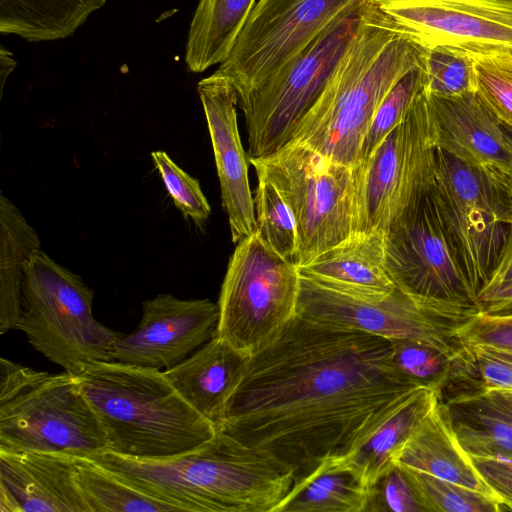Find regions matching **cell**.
<instances>
[{"label":"cell","mask_w":512,"mask_h":512,"mask_svg":"<svg viewBox=\"0 0 512 512\" xmlns=\"http://www.w3.org/2000/svg\"><path fill=\"white\" fill-rule=\"evenodd\" d=\"M0 512H90L74 457L0 450Z\"/></svg>","instance_id":"18"},{"label":"cell","mask_w":512,"mask_h":512,"mask_svg":"<svg viewBox=\"0 0 512 512\" xmlns=\"http://www.w3.org/2000/svg\"><path fill=\"white\" fill-rule=\"evenodd\" d=\"M257 1H198L185 51V61L191 72H204L228 58Z\"/></svg>","instance_id":"24"},{"label":"cell","mask_w":512,"mask_h":512,"mask_svg":"<svg viewBox=\"0 0 512 512\" xmlns=\"http://www.w3.org/2000/svg\"><path fill=\"white\" fill-rule=\"evenodd\" d=\"M76 477L90 512L181 511L119 478L91 459L74 457Z\"/></svg>","instance_id":"30"},{"label":"cell","mask_w":512,"mask_h":512,"mask_svg":"<svg viewBox=\"0 0 512 512\" xmlns=\"http://www.w3.org/2000/svg\"><path fill=\"white\" fill-rule=\"evenodd\" d=\"M362 0L331 23L284 67L237 101L248 136V160L287 146L353 42L363 16Z\"/></svg>","instance_id":"9"},{"label":"cell","mask_w":512,"mask_h":512,"mask_svg":"<svg viewBox=\"0 0 512 512\" xmlns=\"http://www.w3.org/2000/svg\"><path fill=\"white\" fill-rule=\"evenodd\" d=\"M481 311L493 315L512 314V283L500 286L478 296Z\"/></svg>","instance_id":"41"},{"label":"cell","mask_w":512,"mask_h":512,"mask_svg":"<svg viewBox=\"0 0 512 512\" xmlns=\"http://www.w3.org/2000/svg\"><path fill=\"white\" fill-rule=\"evenodd\" d=\"M78 376L106 434L107 451L140 460L170 459L197 449L217 432L161 370L101 361Z\"/></svg>","instance_id":"4"},{"label":"cell","mask_w":512,"mask_h":512,"mask_svg":"<svg viewBox=\"0 0 512 512\" xmlns=\"http://www.w3.org/2000/svg\"><path fill=\"white\" fill-rule=\"evenodd\" d=\"M393 366L417 386L440 393L449 373L451 358L420 342L390 339Z\"/></svg>","instance_id":"36"},{"label":"cell","mask_w":512,"mask_h":512,"mask_svg":"<svg viewBox=\"0 0 512 512\" xmlns=\"http://www.w3.org/2000/svg\"><path fill=\"white\" fill-rule=\"evenodd\" d=\"M301 276L341 292L382 297L396 289L386 269V233H357L299 267Z\"/></svg>","instance_id":"21"},{"label":"cell","mask_w":512,"mask_h":512,"mask_svg":"<svg viewBox=\"0 0 512 512\" xmlns=\"http://www.w3.org/2000/svg\"><path fill=\"white\" fill-rule=\"evenodd\" d=\"M41 250L36 230L3 194L0 197V334L15 329L21 316L24 268Z\"/></svg>","instance_id":"26"},{"label":"cell","mask_w":512,"mask_h":512,"mask_svg":"<svg viewBox=\"0 0 512 512\" xmlns=\"http://www.w3.org/2000/svg\"><path fill=\"white\" fill-rule=\"evenodd\" d=\"M248 162L276 187L292 213L298 268L360 233L362 164H340L299 144Z\"/></svg>","instance_id":"6"},{"label":"cell","mask_w":512,"mask_h":512,"mask_svg":"<svg viewBox=\"0 0 512 512\" xmlns=\"http://www.w3.org/2000/svg\"><path fill=\"white\" fill-rule=\"evenodd\" d=\"M425 93L437 148L468 164L493 167L512 178V130L484 106L475 92L455 97Z\"/></svg>","instance_id":"19"},{"label":"cell","mask_w":512,"mask_h":512,"mask_svg":"<svg viewBox=\"0 0 512 512\" xmlns=\"http://www.w3.org/2000/svg\"><path fill=\"white\" fill-rule=\"evenodd\" d=\"M418 387L393 366L389 339L297 314L250 357L217 427L295 482L353 454Z\"/></svg>","instance_id":"1"},{"label":"cell","mask_w":512,"mask_h":512,"mask_svg":"<svg viewBox=\"0 0 512 512\" xmlns=\"http://www.w3.org/2000/svg\"><path fill=\"white\" fill-rule=\"evenodd\" d=\"M369 488L348 458L328 460L302 479L273 512H365Z\"/></svg>","instance_id":"23"},{"label":"cell","mask_w":512,"mask_h":512,"mask_svg":"<svg viewBox=\"0 0 512 512\" xmlns=\"http://www.w3.org/2000/svg\"><path fill=\"white\" fill-rule=\"evenodd\" d=\"M218 319V304L209 299L159 294L142 303L139 325L115 341L111 357L129 365L172 368L215 336Z\"/></svg>","instance_id":"16"},{"label":"cell","mask_w":512,"mask_h":512,"mask_svg":"<svg viewBox=\"0 0 512 512\" xmlns=\"http://www.w3.org/2000/svg\"><path fill=\"white\" fill-rule=\"evenodd\" d=\"M483 396L495 409L512 419V392L497 390Z\"/></svg>","instance_id":"43"},{"label":"cell","mask_w":512,"mask_h":512,"mask_svg":"<svg viewBox=\"0 0 512 512\" xmlns=\"http://www.w3.org/2000/svg\"><path fill=\"white\" fill-rule=\"evenodd\" d=\"M393 462L500 500L459 444L448 406L440 399L396 452Z\"/></svg>","instance_id":"22"},{"label":"cell","mask_w":512,"mask_h":512,"mask_svg":"<svg viewBox=\"0 0 512 512\" xmlns=\"http://www.w3.org/2000/svg\"><path fill=\"white\" fill-rule=\"evenodd\" d=\"M386 269L396 288L417 300L481 310L445 231L431 189L386 232Z\"/></svg>","instance_id":"14"},{"label":"cell","mask_w":512,"mask_h":512,"mask_svg":"<svg viewBox=\"0 0 512 512\" xmlns=\"http://www.w3.org/2000/svg\"><path fill=\"white\" fill-rule=\"evenodd\" d=\"M431 192L464 276L478 299L512 226V178L436 148Z\"/></svg>","instance_id":"8"},{"label":"cell","mask_w":512,"mask_h":512,"mask_svg":"<svg viewBox=\"0 0 512 512\" xmlns=\"http://www.w3.org/2000/svg\"><path fill=\"white\" fill-rule=\"evenodd\" d=\"M151 157L175 206L184 217L201 227L209 218L211 208L198 180L182 170L164 151H154Z\"/></svg>","instance_id":"37"},{"label":"cell","mask_w":512,"mask_h":512,"mask_svg":"<svg viewBox=\"0 0 512 512\" xmlns=\"http://www.w3.org/2000/svg\"><path fill=\"white\" fill-rule=\"evenodd\" d=\"M107 0H0V32L27 41L72 36Z\"/></svg>","instance_id":"25"},{"label":"cell","mask_w":512,"mask_h":512,"mask_svg":"<svg viewBox=\"0 0 512 512\" xmlns=\"http://www.w3.org/2000/svg\"><path fill=\"white\" fill-rule=\"evenodd\" d=\"M422 90L421 62L405 73L380 103L363 140L361 163L366 161L388 134L404 120L415 98Z\"/></svg>","instance_id":"34"},{"label":"cell","mask_w":512,"mask_h":512,"mask_svg":"<svg viewBox=\"0 0 512 512\" xmlns=\"http://www.w3.org/2000/svg\"><path fill=\"white\" fill-rule=\"evenodd\" d=\"M423 90L442 97L474 92V66L471 53L438 46L426 49L422 61Z\"/></svg>","instance_id":"33"},{"label":"cell","mask_w":512,"mask_h":512,"mask_svg":"<svg viewBox=\"0 0 512 512\" xmlns=\"http://www.w3.org/2000/svg\"><path fill=\"white\" fill-rule=\"evenodd\" d=\"M479 311L427 303L398 288L382 297L353 295L300 275L298 315L389 340L420 342L450 358L463 348L458 336L460 328Z\"/></svg>","instance_id":"11"},{"label":"cell","mask_w":512,"mask_h":512,"mask_svg":"<svg viewBox=\"0 0 512 512\" xmlns=\"http://www.w3.org/2000/svg\"><path fill=\"white\" fill-rule=\"evenodd\" d=\"M426 512L403 466L393 462L369 487L365 512Z\"/></svg>","instance_id":"38"},{"label":"cell","mask_w":512,"mask_h":512,"mask_svg":"<svg viewBox=\"0 0 512 512\" xmlns=\"http://www.w3.org/2000/svg\"><path fill=\"white\" fill-rule=\"evenodd\" d=\"M249 359L225 340L214 336L163 373L188 404L217 427Z\"/></svg>","instance_id":"20"},{"label":"cell","mask_w":512,"mask_h":512,"mask_svg":"<svg viewBox=\"0 0 512 512\" xmlns=\"http://www.w3.org/2000/svg\"><path fill=\"white\" fill-rule=\"evenodd\" d=\"M404 469L426 512H498L508 510L500 500L486 494L424 472L407 467Z\"/></svg>","instance_id":"32"},{"label":"cell","mask_w":512,"mask_h":512,"mask_svg":"<svg viewBox=\"0 0 512 512\" xmlns=\"http://www.w3.org/2000/svg\"><path fill=\"white\" fill-rule=\"evenodd\" d=\"M93 298L80 276L38 250L24 268L15 329L48 360L80 375L92 362L113 361L112 346L123 335L93 317Z\"/></svg>","instance_id":"7"},{"label":"cell","mask_w":512,"mask_h":512,"mask_svg":"<svg viewBox=\"0 0 512 512\" xmlns=\"http://www.w3.org/2000/svg\"><path fill=\"white\" fill-rule=\"evenodd\" d=\"M445 404L456 438L470 457L512 458V419L495 409L483 395Z\"/></svg>","instance_id":"28"},{"label":"cell","mask_w":512,"mask_h":512,"mask_svg":"<svg viewBox=\"0 0 512 512\" xmlns=\"http://www.w3.org/2000/svg\"><path fill=\"white\" fill-rule=\"evenodd\" d=\"M299 268L257 232L237 243L221 286L215 336L249 357L297 315Z\"/></svg>","instance_id":"10"},{"label":"cell","mask_w":512,"mask_h":512,"mask_svg":"<svg viewBox=\"0 0 512 512\" xmlns=\"http://www.w3.org/2000/svg\"><path fill=\"white\" fill-rule=\"evenodd\" d=\"M256 175L254 209L258 233L276 252L296 265L298 239L292 213L276 187L264 176Z\"/></svg>","instance_id":"31"},{"label":"cell","mask_w":512,"mask_h":512,"mask_svg":"<svg viewBox=\"0 0 512 512\" xmlns=\"http://www.w3.org/2000/svg\"><path fill=\"white\" fill-rule=\"evenodd\" d=\"M360 1L258 0L231 53L215 73L229 80L238 101Z\"/></svg>","instance_id":"13"},{"label":"cell","mask_w":512,"mask_h":512,"mask_svg":"<svg viewBox=\"0 0 512 512\" xmlns=\"http://www.w3.org/2000/svg\"><path fill=\"white\" fill-rule=\"evenodd\" d=\"M425 49L512 56V0H366Z\"/></svg>","instance_id":"15"},{"label":"cell","mask_w":512,"mask_h":512,"mask_svg":"<svg viewBox=\"0 0 512 512\" xmlns=\"http://www.w3.org/2000/svg\"><path fill=\"white\" fill-rule=\"evenodd\" d=\"M425 51L396 32L365 0L353 42L289 144L359 166L363 140L380 103L405 73L422 62Z\"/></svg>","instance_id":"3"},{"label":"cell","mask_w":512,"mask_h":512,"mask_svg":"<svg viewBox=\"0 0 512 512\" xmlns=\"http://www.w3.org/2000/svg\"><path fill=\"white\" fill-rule=\"evenodd\" d=\"M471 460L488 486L512 511V458L471 457Z\"/></svg>","instance_id":"40"},{"label":"cell","mask_w":512,"mask_h":512,"mask_svg":"<svg viewBox=\"0 0 512 512\" xmlns=\"http://www.w3.org/2000/svg\"><path fill=\"white\" fill-rule=\"evenodd\" d=\"M474 92L484 106L512 130V56L472 54Z\"/></svg>","instance_id":"35"},{"label":"cell","mask_w":512,"mask_h":512,"mask_svg":"<svg viewBox=\"0 0 512 512\" xmlns=\"http://www.w3.org/2000/svg\"><path fill=\"white\" fill-rule=\"evenodd\" d=\"M439 401L437 391L418 387L348 458L368 488L393 463V457Z\"/></svg>","instance_id":"27"},{"label":"cell","mask_w":512,"mask_h":512,"mask_svg":"<svg viewBox=\"0 0 512 512\" xmlns=\"http://www.w3.org/2000/svg\"><path fill=\"white\" fill-rule=\"evenodd\" d=\"M463 346H484L512 359V314L479 311L458 332Z\"/></svg>","instance_id":"39"},{"label":"cell","mask_w":512,"mask_h":512,"mask_svg":"<svg viewBox=\"0 0 512 512\" xmlns=\"http://www.w3.org/2000/svg\"><path fill=\"white\" fill-rule=\"evenodd\" d=\"M0 450L91 458L108 450L78 375L0 359Z\"/></svg>","instance_id":"5"},{"label":"cell","mask_w":512,"mask_h":512,"mask_svg":"<svg viewBox=\"0 0 512 512\" xmlns=\"http://www.w3.org/2000/svg\"><path fill=\"white\" fill-rule=\"evenodd\" d=\"M220 182L222 206L228 215L231 240L237 244L258 232L254 198L248 178V156L237 123V95L215 72L198 82Z\"/></svg>","instance_id":"17"},{"label":"cell","mask_w":512,"mask_h":512,"mask_svg":"<svg viewBox=\"0 0 512 512\" xmlns=\"http://www.w3.org/2000/svg\"><path fill=\"white\" fill-rule=\"evenodd\" d=\"M497 390L512 392V359L487 347L463 346L451 358L439 399L446 403Z\"/></svg>","instance_id":"29"},{"label":"cell","mask_w":512,"mask_h":512,"mask_svg":"<svg viewBox=\"0 0 512 512\" xmlns=\"http://www.w3.org/2000/svg\"><path fill=\"white\" fill-rule=\"evenodd\" d=\"M436 142L426 93L364 162L360 233L387 232L428 192L435 177Z\"/></svg>","instance_id":"12"},{"label":"cell","mask_w":512,"mask_h":512,"mask_svg":"<svg viewBox=\"0 0 512 512\" xmlns=\"http://www.w3.org/2000/svg\"><path fill=\"white\" fill-rule=\"evenodd\" d=\"M92 461L139 490L193 512H273L294 484L292 469L217 427L197 449L164 460L110 451Z\"/></svg>","instance_id":"2"},{"label":"cell","mask_w":512,"mask_h":512,"mask_svg":"<svg viewBox=\"0 0 512 512\" xmlns=\"http://www.w3.org/2000/svg\"><path fill=\"white\" fill-rule=\"evenodd\" d=\"M509 283H512V226L492 275L480 294Z\"/></svg>","instance_id":"42"},{"label":"cell","mask_w":512,"mask_h":512,"mask_svg":"<svg viewBox=\"0 0 512 512\" xmlns=\"http://www.w3.org/2000/svg\"><path fill=\"white\" fill-rule=\"evenodd\" d=\"M16 67V61L13 55L5 47H0V81H1V94L4 88L5 81L10 73Z\"/></svg>","instance_id":"44"}]
</instances>
